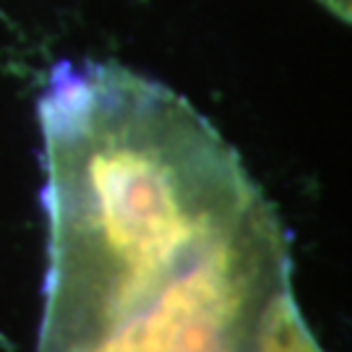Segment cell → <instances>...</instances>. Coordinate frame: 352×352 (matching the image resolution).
Returning <instances> with one entry per match:
<instances>
[{
    "label": "cell",
    "mask_w": 352,
    "mask_h": 352,
    "mask_svg": "<svg viewBox=\"0 0 352 352\" xmlns=\"http://www.w3.org/2000/svg\"><path fill=\"white\" fill-rule=\"evenodd\" d=\"M37 120L34 352H324L274 204L183 94L115 60H63Z\"/></svg>",
    "instance_id": "1"
},
{
    "label": "cell",
    "mask_w": 352,
    "mask_h": 352,
    "mask_svg": "<svg viewBox=\"0 0 352 352\" xmlns=\"http://www.w3.org/2000/svg\"><path fill=\"white\" fill-rule=\"evenodd\" d=\"M329 13H334L337 19H342L344 24L350 21V0H318Z\"/></svg>",
    "instance_id": "2"
}]
</instances>
